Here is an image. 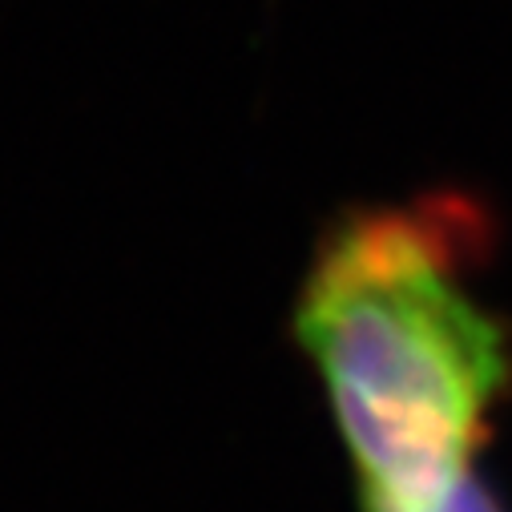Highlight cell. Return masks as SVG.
<instances>
[{
	"mask_svg": "<svg viewBox=\"0 0 512 512\" xmlns=\"http://www.w3.org/2000/svg\"><path fill=\"white\" fill-rule=\"evenodd\" d=\"M472 198L355 206L327 226L295 303L359 504L432 496L476 472L496 408L512 396V335L472 279L484 250Z\"/></svg>",
	"mask_w": 512,
	"mask_h": 512,
	"instance_id": "obj_1",
	"label": "cell"
},
{
	"mask_svg": "<svg viewBox=\"0 0 512 512\" xmlns=\"http://www.w3.org/2000/svg\"><path fill=\"white\" fill-rule=\"evenodd\" d=\"M363 512H504L496 492L480 480V468L460 476L456 484L420 496V500H396V504H363Z\"/></svg>",
	"mask_w": 512,
	"mask_h": 512,
	"instance_id": "obj_2",
	"label": "cell"
}]
</instances>
